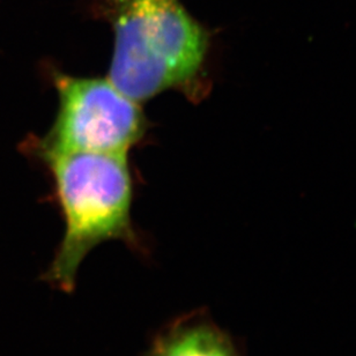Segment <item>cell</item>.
Returning <instances> with one entry per match:
<instances>
[{
	"instance_id": "1",
	"label": "cell",
	"mask_w": 356,
	"mask_h": 356,
	"mask_svg": "<svg viewBox=\"0 0 356 356\" xmlns=\"http://www.w3.org/2000/svg\"><path fill=\"white\" fill-rule=\"evenodd\" d=\"M115 35L108 79L143 103L174 89L199 101L209 88V33L179 0H102Z\"/></svg>"
},
{
	"instance_id": "2",
	"label": "cell",
	"mask_w": 356,
	"mask_h": 356,
	"mask_svg": "<svg viewBox=\"0 0 356 356\" xmlns=\"http://www.w3.org/2000/svg\"><path fill=\"white\" fill-rule=\"evenodd\" d=\"M55 181L65 230L42 279L64 293L76 288L79 267L99 244L122 241L145 254L132 222L134 183L127 155L65 153L42 158Z\"/></svg>"
},
{
	"instance_id": "3",
	"label": "cell",
	"mask_w": 356,
	"mask_h": 356,
	"mask_svg": "<svg viewBox=\"0 0 356 356\" xmlns=\"http://www.w3.org/2000/svg\"><path fill=\"white\" fill-rule=\"evenodd\" d=\"M58 95L55 122L35 146L40 158L65 153L127 155L143 139L147 120L140 103L108 78L74 76L52 70Z\"/></svg>"
},
{
	"instance_id": "4",
	"label": "cell",
	"mask_w": 356,
	"mask_h": 356,
	"mask_svg": "<svg viewBox=\"0 0 356 356\" xmlns=\"http://www.w3.org/2000/svg\"><path fill=\"white\" fill-rule=\"evenodd\" d=\"M143 356H242L204 309L178 316L152 338Z\"/></svg>"
}]
</instances>
